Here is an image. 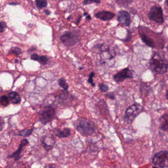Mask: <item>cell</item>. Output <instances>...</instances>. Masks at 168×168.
I'll return each mask as SVG.
<instances>
[{
	"instance_id": "22",
	"label": "cell",
	"mask_w": 168,
	"mask_h": 168,
	"mask_svg": "<svg viewBox=\"0 0 168 168\" xmlns=\"http://www.w3.org/2000/svg\"><path fill=\"white\" fill-rule=\"evenodd\" d=\"M0 102L1 105H4V106H7L8 105V104L9 103V101L7 97H6L5 95L2 96L0 98Z\"/></svg>"
},
{
	"instance_id": "20",
	"label": "cell",
	"mask_w": 168,
	"mask_h": 168,
	"mask_svg": "<svg viewBox=\"0 0 168 168\" xmlns=\"http://www.w3.org/2000/svg\"><path fill=\"white\" fill-rule=\"evenodd\" d=\"M59 97L60 99L63 100L67 99L68 97H69V93L66 90L62 91L60 94H59Z\"/></svg>"
},
{
	"instance_id": "8",
	"label": "cell",
	"mask_w": 168,
	"mask_h": 168,
	"mask_svg": "<svg viewBox=\"0 0 168 168\" xmlns=\"http://www.w3.org/2000/svg\"><path fill=\"white\" fill-rule=\"evenodd\" d=\"M134 71L129 69L128 68H125L113 76L115 81L118 83L125 81L126 79H131L133 78Z\"/></svg>"
},
{
	"instance_id": "36",
	"label": "cell",
	"mask_w": 168,
	"mask_h": 168,
	"mask_svg": "<svg viewBox=\"0 0 168 168\" xmlns=\"http://www.w3.org/2000/svg\"><path fill=\"white\" fill-rule=\"evenodd\" d=\"M166 98L168 100V89L167 90V92H166Z\"/></svg>"
},
{
	"instance_id": "34",
	"label": "cell",
	"mask_w": 168,
	"mask_h": 168,
	"mask_svg": "<svg viewBox=\"0 0 168 168\" xmlns=\"http://www.w3.org/2000/svg\"><path fill=\"white\" fill-rule=\"evenodd\" d=\"M44 12H45V13H46L47 15H49L50 14V12L49 10H45Z\"/></svg>"
},
{
	"instance_id": "25",
	"label": "cell",
	"mask_w": 168,
	"mask_h": 168,
	"mask_svg": "<svg viewBox=\"0 0 168 168\" xmlns=\"http://www.w3.org/2000/svg\"><path fill=\"white\" fill-rule=\"evenodd\" d=\"M99 89L102 92H107L109 90V87L108 85L104 84H99L98 85Z\"/></svg>"
},
{
	"instance_id": "29",
	"label": "cell",
	"mask_w": 168,
	"mask_h": 168,
	"mask_svg": "<svg viewBox=\"0 0 168 168\" xmlns=\"http://www.w3.org/2000/svg\"><path fill=\"white\" fill-rule=\"evenodd\" d=\"M105 97L110 99L113 100L115 99V95L113 93H107L105 94Z\"/></svg>"
},
{
	"instance_id": "17",
	"label": "cell",
	"mask_w": 168,
	"mask_h": 168,
	"mask_svg": "<svg viewBox=\"0 0 168 168\" xmlns=\"http://www.w3.org/2000/svg\"><path fill=\"white\" fill-rule=\"evenodd\" d=\"M58 83H59V85L60 87H62V88H63L64 90L67 91L68 90L69 87V85L67 84L66 80L63 78H61L58 81Z\"/></svg>"
},
{
	"instance_id": "5",
	"label": "cell",
	"mask_w": 168,
	"mask_h": 168,
	"mask_svg": "<svg viewBox=\"0 0 168 168\" xmlns=\"http://www.w3.org/2000/svg\"><path fill=\"white\" fill-rule=\"evenodd\" d=\"M143 111V107L141 105L139 104H134L127 109L125 118L128 122H132Z\"/></svg>"
},
{
	"instance_id": "13",
	"label": "cell",
	"mask_w": 168,
	"mask_h": 168,
	"mask_svg": "<svg viewBox=\"0 0 168 168\" xmlns=\"http://www.w3.org/2000/svg\"><path fill=\"white\" fill-rule=\"evenodd\" d=\"M160 128L164 131H168V115L165 114L161 116L160 119Z\"/></svg>"
},
{
	"instance_id": "14",
	"label": "cell",
	"mask_w": 168,
	"mask_h": 168,
	"mask_svg": "<svg viewBox=\"0 0 168 168\" xmlns=\"http://www.w3.org/2000/svg\"><path fill=\"white\" fill-rule=\"evenodd\" d=\"M55 134L56 136L59 137L66 138L70 136L71 132H70V129L66 128L63 130L56 129L55 131Z\"/></svg>"
},
{
	"instance_id": "2",
	"label": "cell",
	"mask_w": 168,
	"mask_h": 168,
	"mask_svg": "<svg viewBox=\"0 0 168 168\" xmlns=\"http://www.w3.org/2000/svg\"><path fill=\"white\" fill-rule=\"evenodd\" d=\"M75 126L79 133L85 136L92 135L96 130L94 122L85 119H81L76 121Z\"/></svg>"
},
{
	"instance_id": "7",
	"label": "cell",
	"mask_w": 168,
	"mask_h": 168,
	"mask_svg": "<svg viewBox=\"0 0 168 168\" xmlns=\"http://www.w3.org/2000/svg\"><path fill=\"white\" fill-rule=\"evenodd\" d=\"M148 17L151 21L159 24H162L164 22L162 9L158 7H153L148 14Z\"/></svg>"
},
{
	"instance_id": "15",
	"label": "cell",
	"mask_w": 168,
	"mask_h": 168,
	"mask_svg": "<svg viewBox=\"0 0 168 168\" xmlns=\"http://www.w3.org/2000/svg\"><path fill=\"white\" fill-rule=\"evenodd\" d=\"M140 37L142 41L146 44V45L151 47H154L155 46V43L151 38L147 37L145 34H141V33H140Z\"/></svg>"
},
{
	"instance_id": "37",
	"label": "cell",
	"mask_w": 168,
	"mask_h": 168,
	"mask_svg": "<svg viewBox=\"0 0 168 168\" xmlns=\"http://www.w3.org/2000/svg\"><path fill=\"white\" fill-rule=\"evenodd\" d=\"M165 3L167 6H168V0H166Z\"/></svg>"
},
{
	"instance_id": "10",
	"label": "cell",
	"mask_w": 168,
	"mask_h": 168,
	"mask_svg": "<svg viewBox=\"0 0 168 168\" xmlns=\"http://www.w3.org/2000/svg\"><path fill=\"white\" fill-rule=\"evenodd\" d=\"M115 14L113 13L107 11H99L95 14V16L97 18L103 20L107 21L113 18Z\"/></svg>"
},
{
	"instance_id": "16",
	"label": "cell",
	"mask_w": 168,
	"mask_h": 168,
	"mask_svg": "<svg viewBox=\"0 0 168 168\" xmlns=\"http://www.w3.org/2000/svg\"><path fill=\"white\" fill-rule=\"evenodd\" d=\"M9 97L13 103H18L21 100L19 95L15 91L10 93L9 94Z\"/></svg>"
},
{
	"instance_id": "23",
	"label": "cell",
	"mask_w": 168,
	"mask_h": 168,
	"mask_svg": "<svg viewBox=\"0 0 168 168\" xmlns=\"http://www.w3.org/2000/svg\"><path fill=\"white\" fill-rule=\"evenodd\" d=\"M48 60V58L46 56H39L38 61H39L42 65H45L47 63Z\"/></svg>"
},
{
	"instance_id": "18",
	"label": "cell",
	"mask_w": 168,
	"mask_h": 168,
	"mask_svg": "<svg viewBox=\"0 0 168 168\" xmlns=\"http://www.w3.org/2000/svg\"><path fill=\"white\" fill-rule=\"evenodd\" d=\"M37 7L39 9H41L46 7L47 1L46 0H35Z\"/></svg>"
},
{
	"instance_id": "32",
	"label": "cell",
	"mask_w": 168,
	"mask_h": 168,
	"mask_svg": "<svg viewBox=\"0 0 168 168\" xmlns=\"http://www.w3.org/2000/svg\"><path fill=\"white\" fill-rule=\"evenodd\" d=\"M44 168H57L55 165H47Z\"/></svg>"
},
{
	"instance_id": "1",
	"label": "cell",
	"mask_w": 168,
	"mask_h": 168,
	"mask_svg": "<svg viewBox=\"0 0 168 168\" xmlns=\"http://www.w3.org/2000/svg\"><path fill=\"white\" fill-rule=\"evenodd\" d=\"M150 66L154 72L163 74L168 70V63L162 53L155 52L150 60Z\"/></svg>"
},
{
	"instance_id": "27",
	"label": "cell",
	"mask_w": 168,
	"mask_h": 168,
	"mask_svg": "<svg viewBox=\"0 0 168 168\" xmlns=\"http://www.w3.org/2000/svg\"><path fill=\"white\" fill-rule=\"evenodd\" d=\"M101 0H84L83 2L84 5H87V4H91L92 3H96V4H99L100 3Z\"/></svg>"
},
{
	"instance_id": "9",
	"label": "cell",
	"mask_w": 168,
	"mask_h": 168,
	"mask_svg": "<svg viewBox=\"0 0 168 168\" xmlns=\"http://www.w3.org/2000/svg\"><path fill=\"white\" fill-rule=\"evenodd\" d=\"M118 21L125 26H129L131 23V17L129 13L125 10H121L118 14Z\"/></svg>"
},
{
	"instance_id": "24",
	"label": "cell",
	"mask_w": 168,
	"mask_h": 168,
	"mask_svg": "<svg viewBox=\"0 0 168 168\" xmlns=\"http://www.w3.org/2000/svg\"><path fill=\"white\" fill-rule=\"evenodd\" d=\"M10 53H14L16 55H19L21 53V50L19 48L15 47L13 48L10 51Z\"/></svg>"
},
{
	"instance_id": "3",
	"label": "cell",
	"mask_w": 168,
	"mask_h": 168,
	"mask_svg": "<svg viewBox=\"0 0 168 168\" xmlns=\"http://www.w3.org/2000/svg\"><path fill=\"white\" fill-rule=\"evenodd\" d=\"M60 39L65 46H73L80 41L81 39L80 31L75 30L67 32L60 37Z\"/></svg>"
},
{
	"instance_id": "26",
	"label": "cell",
	"mask_w": 168,
	"mask_h": 168,
	"mask_svg": "<svg viewBox=\"0 0 168 168\" xmlns=\"http://www.w3.org/2000/svg\"><path fill=\"white\" fill-rule=\"evenodd\" d=\"M94 76H95L94 73V72H91V74L89 76V77H88V83L91 84V85H92L93 87H94L95 85V83H94V79H93L94 77Z\"/></svg>"
},
{
	"instance_id": "30",
	"label": "cell",
	"mask_w": 168,
	"mask_h": 168,
	"mask_svg": "<svg viewBox=\"0 0 168 168\" xmlns=\"http://www.w3.org/2000/svg\"><path fill=\"white\" fill-rule=\"evenodd\" d=\"M39 56L37 55V54H32V55L31 56V58L32 60H37V61H38V59H39Z\"/></svg>"
},
{
	"instance_id": "35",
	"label": "cell",
	"mask_w": 168,
	"mask_h": 168,
	"mask_svg": "<svg viewBox=\"0 0 168 168\" xmlns=\"http://www.w3.org/2000/svg\"><path fill=\"white\" fill-rule=\"evenodd\" d=\"M9 4H10V5H14V6H16V5H18V4H20L16 3H10Z\"/></svg>"
},
{
	"instance_id": "12",
	"label": "cell",
	"mask_w": 168,
	"mask_h": 168,
	"mask_svg": "<svg viewBox=\"0 0 168 168\" xmlns=\"http://www.w3.org/2000/svg\"><path fill=\"white\" fill-rule=\"evenodd\" d=\"M55 143V139L52 136H48L45 137L43 141L44 147L47 150L52 149V147H53Z\"/></svg>"
},
{
	"instance_id": "28",
	"label": "cell",
	"mask_w": 168,
	"mask_h": 168,
	"mask_svg": "<svg viewBox=\"0 0 168 168\" xmlns=\"http://www.w3.org/2000/svg\"><path fill=\"white\" fill-rule=\"evenodd\" d=\"M7 24L4 22H0V32H2L4 31V29L7 28Z\"/></svg>"
},
{
	"instance_id": "33",
	"label": "cell",
	"mask_w": 168,
	"mask_h": 168,
	"mask_svg": "<svg viewBox=\"0 0 168 168\" xmlns=\"http://www.w3.org/2000/svg\"><path fill=\"white\" fill-rule=\"evenodd\" d=\"M84 15L86 16V18H87V19L89 20L91 19V16H90L89 14H88L87 13H84Z\"/></svg>"
},
{
	"instance_id": "11",
	"label": "cell",
	"mask_w": 168,
	"mask_h": 168,
	"mask_svg": "<svg viewBox=\"0 0 168 168\" xmlns=\"http://www.w3.org/2000/svg\"><path fill=\"white\" fill-rule=\"evenodd\" d=\"M28 141L27 139H24L21 141V143L19 145V147L18 149L13 153L12 155L10 156V157L13 158L15 160H18L19 159L20 157V154H21V151L22 150L23 147H24V146L27 145L28 144Z\"/></svg>"
},
{
	"instance_id": "38",
	"label": "cell",
	"mask_w": 168,
	"mask_h": 168,
	"mask_svg": "<svg viewBox=\"0 0 168 168\" xmlns=\"http://www.w3.org/2000/svg\"><path fill=\"white\" fill-rule=\"evenodd\" d=\"M15 62L16 63H17V62H18V60H15Z\"/></svg>"
},
{
	"instance_id": "21",
	"label": "cell",
	"mask_w": 168,
	"mask_h": 168,
	"mask_svg": "<svg viewBox=\"0 0 168 168\" xmlns=\"http://www.w3.org/2000/svg\"><path fill=\"white\" fill-rule=\"evenodd\" d=\"M116 3L121 6L126 7L131 3V0H116Z\"/></svg>"
},
{
	"instance_id": "31",
	"label": "cell",
	"mask_w": 168,
	"mask_h": 168,
	"mask_svg": "<svg viewBox=\"0 0 168 168\" xmlns=\"http://www.w3.org/2000/svg\"><path fill=\"white\" fill-rule=\"evenodd\" d=\"M4 122L1 118H0V131L3 129V127H4Z\"/></svg>"
},
{
	"instance_id": "6",
	"label": "cell",
	"mask_w": 168,
	"mask_h": 168,
	"mask_svg": "<svg viewBox=\"0 0 168 168\" xmlns=\"http://www.w3.org/2000/svg\"><path fill=\"white\" fill-rule=\"evenodd\" d=\"M56 116V111L51 105H48L45 107L41 113L40 122L46 125L52 121Z\"/></svg>"
},
{
	"instance_id": "19",
	"label": "cell",
	"mask_w": 168,
	"mask_h": 168,
	"mask_svg": "<svg viewBox=\"0 0 168 168\" xmlns=\"http://www.w3.org/2000/svg\"><path fill=\"white\" fill-rule=\"evenodd\" d=\"M33 129H25L24 130L21 131L20 132L19 134L20 136H24V137H26V136H29L32 133Z\"/></svg>"
},
{
	"instance_id": "4",
	"label": "cell",
	"mask_w": 168,
	"mask_h": 168,
	"mask_svg": "<svg viewBox=\"0 0 168 168\" xmlns=\"http://www.w3.org/2000/svg\"><path fill=\"white\" fill-rule=\"evenodd\" d=\"M153 163L157 168H168V151H161L155 154L153 159Z\"/></svg>"
}]
</instances>
